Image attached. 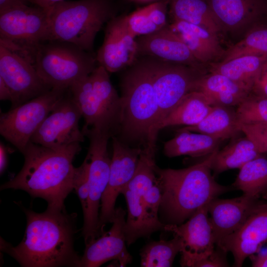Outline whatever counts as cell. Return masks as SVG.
Listing matches in <instances>:
<instances>
[{
  "mask_svg": "<svg viewBox=\"0 0 267 267\" xmlns=\"http://www.w3.org/2000/svg\"><path fill=\"white\" fill-rule=\"evenodd\" d=\"M21 208L27 220L24 237L14 247L1 238V250L24 267H79L81 257L74 247L77 214Z\"/></svg>",
  "mask_w": 267,
  "mask_h": 267,
  "instance_id": "6da1fadb",
  "label": "cell"
},
{
  "mask_svg": "<svg viewBox=\"0 0 267 267\" xmlns=\"http://www.w3.org/2000/svg\"><path fill=\"white\" fill-rule=\"evenodd\" d=\"M81 149L80 143L50 148L30 141L22 153L25 160L22 169L0 190H22L45 200L47 210L66 211L64 201L74 189L77 171L73 161Z\"/></svg>",
  "mask_w": 267,
  "mask_h": 267,
  "instance_id": "7a4b0ae2",
  "label": "cell"
},
{
  "mask_svg": "<svg viewBox=\"0 0 267 267\" xmlns=\"http://www.w3.org/2000/svg\"><path fill=\"white\" fill-rule=\"evenodd\" d=\"M218 150L184 169H161L156 165L162 191L159 217L163 224H182L200 208L230 190L217 182L211 174L212 165Z\"/></svg>",
  "mask_w": 267,
  "mask_h": 267,
  "instance_id": "3957f363",
  "label": "cell"
},
{
  "mask_svg": "<svg viewBox=\"0 0 267 267\" xmlns=\"http://www.w3.org/2000/svg\"><path fill=\"white\" fill-rule=\"evenodd\" d=\"M140 56L128 67L122 81L123 110L118 133L129 141L156 147L159 108L152 81L150 57Z\"/></svg>",
  "mask_w": 267,
  "mask_h": 267,
  "instance_id": "277c9868",
  "label": "cell"
},
{
  "mask_svg": "<svg viewBox=\"0 0 267 267\" xmlns=\"http://www.w3.org/2000/svg\"><path fill=\"white\" fill-rule=\"evenodd\" d=\"M48 9V40L70 43L90 52L98 32L113 18L108 0H63Z\"/></svg>",
  "mask_w": 267,
  "mask_h": 267,
  "instance_id": "5b68a950",
  "label": "cell"
},
{
  "mask_svg": "<svg viewBox=\"0 0 267 267\" xmlns=\"http://www.w3.org/2000/svg\"><path fill=\"white\" fill-rule=\"evenodd\" d=\"M69 89L84 119V127L107 128L116 135L122 120L123 101L104 67L99 65Z\"/></svg>",
  "mask_w": 267,
  "mask_h": 267,
  "instance_id": "8992f818",
  "label": "cell"
},
{
  "mask_svg": "<svg viewBox=\"0 0 267 267\" xmlns=\"http://www.w3.org/2000/svg\"><path fill=\"white\" fill-rule=\"evenodd\" d=\"M42 80L51 88H69L96 67V56L70 43L48 40L27 53Z\"/></svg>",
  "mask_w": 267,
  "mask_h": 267,
  "instance_id": "52a82bcc",
  "label": "cell"
},
{
  "mask_svg": "<svg viewBox=\"0 0 267 267\" xmlns=\"http://www.w3.org/2000/svg\"><path fill=\"white\" fill-rule=\"evenodd\" d=\"M82 131L89 140L88 153L83 162L87 170L89 191V208L84 216L82 228L86 245L100 236L99 208L109 180L111 158L107 144L113 135L109 130L97 127H83Z\"/></svg>",
  "mask_w": 267,
  "mask_h": 267,
  "instance_id": "ba28073f",
  "label": "cell"
},
{
  "mask_svg": "<svg viewBox=\"0 0 267 267\" xmlns=\"http://www.w3.org/2000/svg\"><path fill=\"white\" fill-rule=\"evenodd\" d=\"M48 40V9L21 4L0 11V43L26 54Z\"/></svg>",
  "mask_w": 267,
  "mask_h": 267,
  "instance_id": "9c48e42d",
  "label": "cell"
},
{
  "mask_svg": "<svg viewBox=\"0 0 267 267\" xmlns=\"http://www.w3.org/2000/svg\"><path fill=\"white\" fill-rule=\"evenodd\" d=\"M156 148H142L135 172L121 192L127 205L125 226L127 245L130 246L140 238L151 235L149 230L145 212L148 191L156 180Z\"/></svg>",
  "mask_w": 267,
  "mask_h": 267,
  "instance_id": "30bf717a",
  "label": "cell"
},
{
  "mask_svg": "<svg viewBox=\"0 0 267 267\" xmlns=\"http://www.w3.org/2000/svg\"><path fill=\"white\" fill-rule=\"evenodd\" d=\"M53 88L0 116V134L22 153L36 131L67 91Z\"/></svg>",
  "mask_w": 267,
  "mask_h": 267,
  "instance_id": "8fae6325",
  "label": "cell"
},
{
  "mask_svg": "<svg viewBox=\"0 0 267 267\" xmlns=\"http://www.w3.org/2000/svg\"><path fill=\"white\" fill-rule=\"evenodd\" d=\"M150 57L152 81L159 108L157 125L187 93L194 90L199 76L197 75L198 70L193 67Z\"/></svg>",
  "mask_w": 267,
  "mask_h": 267,
  "instance_id": "7c38bea8",
  "label": "cell"
},
{
  "mask_svg": "<svg viewBox=\"0 0 267 267\" xmlns=\"http://www.w3.org/2000/svg\"><path fill=\"white\" fill-rule=\"evenodd\" d=\"M82 117L69 88L32 136L30 141L45 147L58 148L84 142L79 128Z\"/></svg>",
  "mask_w": 267,
  "mask_h": 267,
  "instance_id": "4fadbf2b",
  "label": "cell"
},
{
  "mask_svg": "<svg viewBox=\"0 0 267 267\" xmlns=\"http://www.w3.org/2000/svg\"><path fill=\"white\" fill-rule=\"evenodd\" d=\"M0 78L12 96V108L19 106L52 89L40 77L27 58L0 43Z\"/></svg>",
  "mask_w": 267,
  "mask_h": 267,
  "instance_id": "5bb4252c",
  "label": "cell"
},
{
  "mask_svg": "<svg viewBox=\"0 0 267 267\" xmlns=\"http://www.w3.org/2000/svg\"><path fill=\"white\" fill-rule=\"evenodd\" d=\"M112 156L108 183L102 197L98 228L100 235L108 223H112L116 199L133 178L136 169L142 148L127 145L116 136L112 137Z\"/></svg>",
  "mask_w": 267,
  "mask_h": 267,
  "instance_id": "9a60e30c",
  "label": "cell"
},
{
  "mask_svg": "<svg viewBox=\"0 0 267 267\" xmlns=\"http://www.w3.org/2000/svg\"><path fill=\"white\" fill-rule=\"evenodd\" d=\"M126 211L123 208L115 209L111 228L86 245L79 267H98L111 260L117 261L119 267L132 263V256L126 247Z\"/></svg>",
  "mask_w": 267,
  "mask_h": 267,
  "instance_id": "2e32d148",
  "label": "cell"
},
{
  "mask_svg": "<svg viewBox=\"0 0 267 267\" xmlns=\"http://www.w3.org/2000/svg\"><path fill=\"white\" fill-rule=\"evenodd\" d=\"M267 241V205L259 204L240 227L226 237L218 248L225 253L231 252L234 266L240 267Z\"/></svg>",
  "mask_w": 267,
  "mask_h": 267,
  "instance_id": "e0dca14e",
  "label": "cell"
},
{
  "mask_svg": "<svg viewBox=\"0 0 267 267\" xmlns=\"http://www.w3.org/2000/svg\"><path fill=\"white\" fill-rule=\"evenodd\" d=\"M138 55L136 38L113 18L107 23L103 43L96 55L97 62L108 72L131 66Z\"/></svg>",
  "mask_w": 267,
  "mask_h": 267,
  "instance_id": "ac0fdd59",
  "label": "cell"
},
{
  "mask_svg": "<svg viewBox=\"0 0 267 267\" xmlns=\"http://www.w3.org/2000/svg\"><path fill=\"white\" fill-rule=\"evenodd\" d=\"M259 205L256 199L244 195L232 199L216 198L209 203L208 213L218 247L240 227Z\"/></svg>",
  "mask_w": 267,
  "mask_h": 267,
  "instance_id": "d6986e66",
  "label": "cell"
},
{
  "mask_svg": "<svg viewBox=\"0 0 267 267\" xmlns=\"http://www.w3.org/2000/svg\"><path fill=\"white\" fill-rule=\"evenodd\" d=\"M136 41L139 55L150 56L199 70L201 63L169 25L150 35L138 37Z\"/></svg>",
  "mask_w": 267,
  "mask_h": 267,
  "instance_id": "ffe728a7",
  "label": "cell"
},
{
  "mask_svg": "<svg viewBox=\"0 0 267 267\" xmlns=\"http://www.w3.org/2000/svg\"><path fill=\"white\" fill-rule=\"evenodd\" d=\"M222 30L235 31L267 12V0H207Z\"/></svg>",
  "mask_w": 267,
  "mask_h": 267,
  "instance_id": "44dd1931",
  "label": "cell"
},
{
  "mask_svg": "<svg viewBox=\"0 0 267 267\" xmlns=\"http://www.w3.org/2000/svg\"><path fill=\"white\" fill-rule=\"evenodd\" d=\"M208 204L200 208L181 224L165 225V231L171 232L181 239L182 250L193 253L211 252L215 250V242L209 217Z\"/></svg>",
  "mask_w": 267,
  "mask_h": 267,
  "instance_id": "7402d4cb",
  "label": "cell"
},
{
  "mask_svg": "<svg viewBox=\"0 0 267 267\" xmlns=\"http://www.w3.org/2000/svg\"><path fill=\"white\" fill-rule=\"evenodd\" d=\"M169 27L201 63L222 57L225 51L220 44L217 34L202 26L180 21L174 20Z\"/></svg>",
  "mask_w": 267,
  "mask_h": 267,
  "instance_id": "603a6c76",
  "label": "cell"
},
{
  "mask_svg": "<svg viewBox=\"0 0 267 267\" xmlns=\"http://www.w3.org/2000/svg\"><path fill=\"white\" fill-rule=\"evenodd\" d=\"M193 90L203 93L214 105L238 106L251 92L245 88L222 74L210 72L199 76Z\"/></svg>",
  "mask_w": 267,
  "mask_h": 267,
  "instance_id": "cb8c5ba5",
  "label": "cell"
},
{
  "mask_svg": "<svg viewBox=\"0 0 267 267\" xmlns=\"http://www.w3.org/2000/svg\"><path fill=\"white\" fill-rule=\"evenodd\" d=\"M215 105L203 93L192 90L161 121L156 127L158 134L162 129L174 126H192L200 122Z\"/></svg>",
  "mask_w": 267,
  "mask_h": 267,
  "instance_id": "d4e9b609",
  "label": "cell"
},
{
  "mask_svg": "<svg viewBox=\"0 0 267 267\" xmlns=\"http://www.w3.org/2000/svg\"><path fill=\"white\" fill-rule=\"evenodd\" d=\"M267 62V55H244L227 61L211 62L209 72L222 74L249 90Z\"/></svg>",
  "mask_w": 267,
  "mask_h": 267,
  "instance_id": "484cf974",
  "label": "cell"
},
{
  "mask_svg": "<svg viewBox=\"0 0 267 267\" xmlns=\"http://www.w3.org/2000/svg\"><path fill=\"white\" fill-rule=\"evenodd\" d=\"M178 134L165 142L164 154L172 158L181 155L192 157L208 156L216 149L222 140L212 136L185 130H178Z\"/></svg>",
  "mask_w": 267,
  "mask_h": 267,
  "instance_id": "4316f807",
  "label": "cell"
},
{
  "mask_svg": "<svg viewBox=\"0 0 267 267\" xmlns=\"http://www.w3.org/2000/svg\"><path fill=\"white\" fill-rule=\"evenodd\" d=\"M179 129L206 134L222 140L233 137L241 132L236 110L232 107L220 105H214L208 115L198 124Z\"/></svg>",
  "mask_w": 267,
  "mask_h": 267,
  "instance_id": "83f0119b",
  "label": "cell"
},
{
  "mask_svg": "<svg viewBox=\"0 0 267 267\" xmlns=\"http://www.w3.org/2000/svg\"><path fill=\"white\" fill-rule=\"evenodd\" d=\"M171 12L174 20L202 26L217 35L222 30L207 0H173Z\"/></svg>",
  "mask_w": 267,
  "mask_h": 267,
  "instance_id": "f1b7e54d",
  "label": "cell"
},
{
  "mask_svg": "<svg viewBox=\"0 0 267 267\" xmlns=\"http://www.w3.org/2000/svg\"><path fill=\"white\" fill-rule=\"evenodd\" d=\"M261 155L250 139L246 136L240 138L218 151L212 165V170L216 174H220L230 169H240Z\"/></svg>",
  "mask_w": 267,
  "mask_h": 267,
  "instance_id": "f546056e",
  "label": "cell"
},
{
  "mask_svg": "<svg viewBox=\"0 0 267 267\" xmlns=\"http://www.w3.org/2000/svg\"><path fill=\"white\" fill-rule=\"evenodd\" d=\"M239 169L233 186L243 195L257 199L267 190V159L261 155Z\"/></svg>",
  "mask_w": 267,
  "mask_h": 267,
  "instance_id": "4dcf8cb0",
  "label": "cell"
},
{
  "mask_svg": "<svg viewBox=\"0 0 267 267\" xmlns=\"http://www.w3.org/2000/svg\"><path fill=\"white\" fill-rule=\"evenodd\" d=\"M182 248V241L177 236L170 240L151 241L140 250V266L172 267L176 256L180 253Z\"/></svg>",
  "mask_w": 267,
  "mask_h": 267,
  "instance_id": "1f68e13d",
  "label": "cell"
},
{
  "mask_svg": "<svg viewBox=\"0 0 267 267\" xmlns=\"http://www.w3.org/2000/svg\"><path fill=\"white\" fill-rule=\"evenodd\" d=\"M249 55H267V25L252 28L243 39L224 51L222 61Z\"/></svg>",
  "mask_w": 267,
  "mask_h": 267,
  "instance_id": "d6a6232c",
  "label": "cell"
},
{
  "mask_svg": "<svg viewBox=\"0 0 267 267\" xmlns=\"http://www.w3.org/2000/svg\"><path fill=\"white\" fill-rule=\"evenodd\" d=\"M238 124L267 123V98L248 95L236 110Z\"/></svg>",
  "mask_w": 267,
  "mask_h": 267,
  "instance_id": "836d02e7",
  "label": "cell"
},
{
  "mask_svg": "<svg viewBox=\"0 0 267 267\" xmlns=\"http://www.w3.org/2000/svg\"><path fill=\"white\" fill-rule=\"evenodd\" d=\"M211 252L193 253L185 249L181 252L180 265L184 267H224L228 266L224 252L220 248Z\"/></svg>",
  "mask_w": 267,
  "mask_h": 267,
  "instance_id": "e575fe53",
  "label": "cell"
},
{
  "mask_svg": "<svg viewBox=\"0 0 267 267\" xmlns=\"http://www.w3.org/2000/svg\"><path fill=\"white\" fill-rule=\"evenodd\" d=\"M118 19L121 24L136 38L160 30L150 20L145 7Z\"/></svg>",
  "mask_w": 267,
  "mask_h": 267,
  "instance_id": "d590c367",
  "label": "cell"
},
{
  "mask_svg": "<svg viewBox=\"0 0 267 267\" xmlns=\"http://www.w3.org/2000/svg\"><path fill=\"white\" fill-rule=\"evenodd\" d=\"M238 125L240 132L254 143L261 154L267 152V123Z\"/></svg>",
  "mask_w": 267,
  "mask_h": 267,
  "instance_id": "8d00e7d4",
  "label": "cell"
},
{
  "mask_svg": "<svg viewBox=\"0 0 267 267\" xmlns=\"http://www.w3.org/2000/svg\"><path fill=\"white\" fill-rule=\"evenodd\" d=\"M167 5V1H160L145 6L150 20L159 29L168 26Z\"/></svg>",
  "mask_w": 267,
  "mask_h": 267,
  "instance_id": "74e56055",
  "label": "cell"
},
{
  "mask_svg": "<svg viewBox=\"0 0 267 267\" xmlns=\"http://www.w3.org/2000/svg\"><path fill=\"white\" fill-rule=\"evenodd\" d=\"M252 92L256 96L267 98V62L256 79Z\"/></svg>",
  "mask_w": 267,
  "mask_h": 267,
  "instance_id": "f35d334b",
  "label": "cell"
},
{
  "mask_svg": "<svg viewBox=\"0 0 267 267\" xmlns=\"http://www.w3.org/2000/svg\"><path fill=\"white\" fill-rule=\"evenodd\" d=\"M8 149L1 141L0 143V173L1 175L5 170L8 162Z\"/></svg>",
  "mask_w": 267,
  "mask_h": 267,
  "instance_id": "ab89813d",
  "label": "cell"
},
{
  "mask_svg": "<svg viewBox=\"0 0 267 267\" xmlns=\"http://www.w3.org/2000/svg\"><path fill=\"white\" fill-rule=\"evenodd\" d=\"M252 265L254 267H267V251L265 253L251 256Z\"/></svg>",
  "mask_w": 267,
  "mask_h": 267,
  "instance_id": "60d3db41",
  "label": "cell"
},
{
  "mask_svg": "<svg viewBox=\"0 0 267 267\" xmlns=\"http://www.w3.org/2000/svg\"><path fill=\"white\" fill-rule=\"evenodd\" d=\"M30 0H0V11L19 5L27 4Z\"/></svg>",
  "mask_w": 267,
  "mask_h": 267,
  "instance_id": "b9f144b4",
  "label": "cell"
},
{
  "mask_svg": "<svg viewBox=\"0 0 267 267\" xmlns=\"http://www.w3.org/2000/svg\"><path fill=\"white\" fill-rule=\"evenodd\" d=\"M0 99L11 102L12 96L9 89L2 78H0Z\"/></svg>",
  "mask_w": 267,
  "mask_h": 267,
  "instance_id": "7bdbcfd3",
  "label": "cell"
},
{
  "mask_svg": "<svg viewBox=\"0 0 267 267\" xmlns=\"http://www.w3.org/2000/svg\"><path fill=\"white\" fill-rule=\"evenodd\" d=\"M66 0H30V2L36 6L48 9L55 4Z\"/></svg>",
  "mask_w": 267,
  "mask_h": 267,
  "instance_id": "ee69618b",
  "label": "cell"
}]
</instances>
